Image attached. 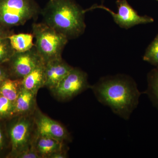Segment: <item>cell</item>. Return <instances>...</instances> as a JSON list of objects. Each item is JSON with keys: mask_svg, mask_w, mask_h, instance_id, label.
Returning a JSON list of instances; mask_svg holds the SVG:
<instances>
[{"mask_svg": "<svg viewBox=\"0 0 158 158\" xmlns=\"http://www.w3.org/2000/svg\"><path fill=\"white\" fill-rule=\"evenodd\" d=\"M90 88L98 102L126 120L137 107L141 95L134 80L123 74L102 78Z\"/></svg>", "mask_w": 158, "mask_h": 158, "instance_id": "1", "label": "cell"}, {"mask_svg": "<svg viewBox=\"0 0 158 158\" xmlns=\"http://www.w3.org/2000/svg\"><path fill=\"white\" fill-rule=\"evenodd\" d=\"M85 12L74 0H49L41 10L44 23L69 40L84 34Z\"/></svg>", "mask_w": 158, "mask_h": 158, "instance_id": "2", "label": "cell"}, {"mask_svg": "<svg viewBox=\"0 0 158 158\" xmlns=\"http://www.w3.org/2000/svg\"><path fill=\"white\" fill-rule=\"evenodd\" d=\"M35 47L45 63L62 59V54L69 40L45 23L32 25Z\"/></svg>", "mask_w": 158, "mask_h": 158, "instance_id": "3", "label": "cell"}, {"mask_svg": "<svg viewBox=\"0 0 158 158\" xmlns=\"http://www.w3.org/2000/svg\"><path fill=\"white\" fill-rule=\"evenodd\" d=\"M40 12L34 0H0V25L9 29L23 25Z\"/></svg>", "mask_w": 158, "mask_h": 158, "instance_id": "4", "label": "cell"}, {"mask_svg": "<svg viewBox=\"0 0 158 158\" xmlns=\"http://www.w3.org/2000/svg\"><path fill=\"white\" fill-rule=\"evenodd\" d=\"M33 115L15 116L16 118L11 123L9 131L11 157L16 158L32 147L37 135Z\"/></svg>", "mask_w": 158, "mask_h": 158, "instance_id": "5", "label": "cell"}, {"mask_svg": "<svg viewBox=\"0 0 158 158\" xmlns=\"http://www.w3.org/2000/svg\"><path fill=\"white\" fill-rule=\"evenodd\" d=\"M88 75L78 68L72 69L58 84L51 90L53 95L60 101H66L90 88Z\"/></svg>", "mask_w": 158, "mask_h": 158, "instance_id": "6", "label": "cell"}, {"mask_svg": "<svg viewBox=\"0 0 158 158\" xmlns=\"http://www.w3.org/2000/svg\"><path fill=\"white\" fill-rule=\"evenodd\" d=\"M44 63L34 46L28 51L15 52L6 63L10 78L22 80L38 65Z\"/></svg>", "mask_w": 158, "mask_h": 158, "instance_id": "7", "label": "cell"}, {"mask_svg": "<svg viewBox=\"0 0 158 158\" xmlns=\"http://www.w3.org/2000/svg\"><path fill=\"white\" fill-rule=\"evenodd\" d=\"M116 4L118 8V12L116 13L102 5H94L85 11L87 12L96 9H103L111 15L117 25L125 29H129L137 25L149 23L154 22L153 19L150 16L139 15L127 0H117Z\"/></svg>", "mask_w": 158, "mask_h": 158, "instance_id": "8", "label": "cell"}, {"mask_svg": "<svg viewBox=\"0 0 158 158\" xmlns=\"http://www.w3.org/2000/svg\"><path fill=\"white\" fill-rule=\"evenodd\" d=\"M33 116L37 135L50 137L62 142L71 140L70 134L63 125L43 113L38 107Z\"/></svg>", "mask_w": 158, "mask_h": 158, "instance_id": "9", "label": "cell"}, {"mask_svg": "<svg viewBox=\"0 0 158 158\" xmlns=\"http://www.w3.org/2000/svg\"><path fill=\"white\" fill-rule=\"evenodd\" d=\"M73 68L62 59L45 63V87L50 90L56 88Z\"/></svg>", "mask_w": 158, "mask_h": 158, "instance_id": "10", "label": "cell"}, {"mask_svg": "<svg viewBox=\"0 0 158 158\" xmlns=\"http://www.w3.org/2000/svg\"><path fill=\"white\" fill-rule=\"evenodd\" d=\"M32 147L40 158H49L54 153L64 150V142L37 135L34 138Z\"/></svg>", "mask_w": 158, "mask_h": 158, "instance_id": "11", "label": "cell"}, {"mask_svg": "<svg viewBox=\"0 0 158 158\" xmlns=\"http://www.w3.org/2000/svg\"><path fill=\"white\" fill-rule=\"evenodd\" d=\"M36 96L37 94L23 88L14 103V116L33 115L38 107Z\"/></svg>", "mask_w": 158, "mask_h": 158, "instance_id": "12", "label": "cell"}, {"mask_svg": "<svg viewBox=\"0 0 158 158\" xmlns=\"http://www.w3.org/2000/svg\"><path fill=\"white\" fill-rule=\"evenodd\" d=\"M45 64L38 65L22 80L23 88L37 94L40 89L45 87Z\"/></svg>", "mask_w": 158, "mask_h": 158, "instance_id": "13", "label": "cell"}, {"mask_svg": "<svg viewBox=\"0 0 158 158\" xmlns=\"http://www.w3.org/2000/svg\"><path fill=\"white\" fill-rule=\"evenodd\" d=\"M23 88L22 80L8 78L0 86V95L15 103Z\"/></svg>", "mask_w": 158, "mask_h": 158, "instance_id": "14", "label": "cell"}, {"mask_svg": "<svg viewBox=\"0 0 158 158\" xmlns=\"http://www.w3.org/2000/svg\"><path fill=\"white\" fill-rule=\"evenodd\" d=\"M11 47L15 52H24L28 51L34 46L33 34L21 33L12 34L8 37Z\"/></svg>", "mask_w": 158, "mask_h": 158, "instance_id": "15", "label": "cell"}, {"mask_svg": "<svg viewBox=\"0 0 158 158\" xmlns=\"http://www.w3.org/2000/svg\"><path fill=\"white\" fill-rule=\"evenodd\" d=\"M147 82L148 88L145 93L153 106L158 110V66L148 73Z\"/></svg>", "mask_w": 158, "mask_h": 158, "instance_id": "16", "label": "cell"}, {"mask_svg": "<svg viewBox=\"0 0 158 158\" xmlns=\"http://www.w3.org/2000/svg\"><path fill=\"white\" fill-rule=\"evenodd\" d=\"M143 58L144 61L158 66V34L147 48Z\"/></svg>", "mask_w": 158, "mask_h": 158, "instance_id": "17", "label": "cell"}, {"mask_svg": "<svg viewBox=\"0 0 158 158\" xmlns=\"http://www.w3.org/2000/svg\"><path fill=\"white\" fill-rule=\"evenodd\" d=\"M15 52L8 38L0 40V65L7 63Z\"/></svg>", "mask_w": 158, "mask_h": 158, "instance_id": "18", "label": "cell"}, {"mask_svg": "<svg viewBox=\"0 0 158 158\" xmlns=\"http://www.w3.org/2000/svg\"><path fill=\"white\" fill-rule=\"evenodd\" d=\"M14 108V102L0 95V119L13 118Z\"/></svg>", "mask_w": 158, "mask_h": 158, "instance_id": "19", "label": "cell"}, {"mask_svg": "<svg viewBox=\"0 0 158 158\" xmlns=\"http://www.w3.org/2000/svg\"><path fill=\"white\" fill-rule=\"evenodd\" d=\"M16 158H40L35 152L33 147L21 153L16 156Z\"/></svg>", "mask_w": 158, "mask_h": 158, "instance_id": "20", "label": "cell"}, {"mask_svg": "<svg viewBox=\"0 0 158 158\" xmlns=\"http://www.w3.org/2000/svg\"><path fill=\"white\" fill-rule=\"evenodd\" d=\"M9 77L8 69L4 64L0 65V86L6 79Z\"/></svg>", "mask_w": 158, "mask_h": 158, "instance_id": "21", "label": "cell"}, {"mask_svg": "<svg viewBox=\"0 0 158 158\" xmlns=\"http://www.w3.org/2000/svg\"><path fill=\"white\" fill-rule=\"evenodd\" d=\"M13 33L10 31V29L6 28L0 25V40L8 38Z\"/></svg>", "mask_w": 158, "mask_h": 158, "instance_id": "22", "label": "cell"}, {"mask_svg": "<svg viewBox=\"0 0 158 158\" xmlns=\"http://www.w3.org/2000/svg\"><path fill=\"white\" fill-rule=\"evenodd\" d=\"M6 138L2 127L0 126V152L5 148L6 143Z\"/></svg>", "mask_w": 158, "mask_h": 158, "instance_id": "23", "label": "cell"}, {"mask_svg": "<svg viewBox=\"0 0 158 158\" xmlns=\"http://www.w3.org/2000/svg\"><path fill=\"white\" fill-rule=\"evenodd\" d=\"M67 157L66 150L59 151L54 153L50 156L49 158H66Z\"/></svg>", "mask_w": 158, "mask_h": 158, "instance_id": "24", "label": "cell"}, {"mask_svg": "<svg viewBox=\"0 0 158 158\" xmlns=\"http://www.w3.org/2000/svg\"><path fill=\"white\" fill-rule=\"evenodd\" d=\"M156 1H158V0H156Z\"/></svg>", "mask_w": 158, "mask_h": 158, "instance_id": "25", "label": "cell"}]
</instances>
